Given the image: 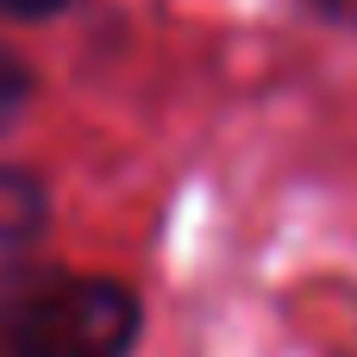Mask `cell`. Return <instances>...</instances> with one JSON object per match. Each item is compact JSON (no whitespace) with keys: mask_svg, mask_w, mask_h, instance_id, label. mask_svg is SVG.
Segmentation results:
<instances>
[{"mask_svg":"<svg viewBox=\"0 0 357 357\" xmlns=\"http://www.w3.org/2000/svg\"><path fill=\"white\" fill-rule=\"evenodd\" d=\"M144 307L119 276L6 264L0 270V357H132Z\"/></svg>","mask_w":357,"mask_h":357,"instance_id":"cell-1","label":"cell"},{"mask_svg":"<svg viewBox=\"0 0 357 357\" xmlns=\"http://www.w3.org/2000/svg\"><path fill=\"white\" fill-rule=\"evenodd\" d=\"M307 13H320L326 25H357V0H301Z\"/></svg>","mask_w":357,"mask_h":357,"instance_id":"cell-5","label":"cell"},{"mask_svg":"<svg viewBox=\"0 0 357 357\" xmlns=\"http://www.w3.org/2000/svg\"><path fill=\"white\" fill-rule=\"evenodd\" d=\"M31 100H38V69L13 44H0V138L31 113Z\"/></svg>","mask_w":357,"mask_h":357,"instance_id":"cell-3","label":"cell"},{"mask_svg":"<svg viewBox=\"0 0 357 357\" xmlns=\"http://www.w3.org/2000/svg\"><path fill=\"white\" fill-rule=\"evenodd\" d=\"M75 0H0V19H13V25H31V19H56V13H69Z\"/></svg>","mask_w":357,"mask_h":357,"instance_id":"cell-4","label":"cell"},{"mask_svg":"<svg viewBox=\"0 0 357 357\" xmlns=\"http://www.w3.org/2000/svg\"><path fill=\"white\" fill-rule=\"evenodd\" d=\"M50 232V188L25 163H0V251H31Z\"/></svg>","mask_w":357,"mask_h":357,"instance_id":"cell-2","label":"cell"}]
</instances>
